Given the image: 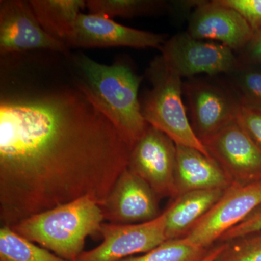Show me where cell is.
<instances>
[{"mask_svg": "<svg viewBox=\"0 0 261 261\" xmlns=\"http://www.w3.org/2000/svg\"><path fill=\"white\" fill-rule=\"evenodd\" d=\"M211 249L196 247L184 238L176 239L166 240L140 256L130 257L121 261H201Z\"/></svg>", "mask_w": 261, "mask_h": 261, "instance_id": "44dd1931", "label": "cell"}, {"mask_svg": "<svg viewBox=\"0 0 261 261\" xmlns=\"http://www.w3.org/2000/svg\"><path fill=\"white\" fill-rule=\"evenodd\" d=\"M202 142L233 185L261 181V149L237 119Z\"/></svg>", "mask_w": 261, "mask_h": 261, "instance_id": "8fae6325", "label": "cell"}, {"mask_svg": "<svg viewBox=\"0 0 261 261\" xmlns=\"http://www.w3.org/2000/svg\"><path fill=\"white\" fill-rule=\"evenodd\" d=\"M0 261H68L58 257L44 247L8 226L0 228Z\"/></svg>", "mask_w": 261, "mask_h": 261, "instance_id": "d6986e66", "label": "cell"}, {"mask_svg": "<svg viewBox=\"0 0 261 261\" xmlns=\"http://www.w3.org/2000/svg\"><path fill=\"white\" fill-rule=\"evenodd\" d=\"M187 33L195 39L220 43L239 53L254 36L243 17L219 0H201L190 13Z\"/></svg>", "mask_w": 261, "mask_h": 261, "instance_id": "4fadbf2b", "label": "cell"}, {"mask_svg": "<svg viewBox=\"0 0 261 261\" xmlns=\"http://www.w3.org/2000/svg\"><path fill=\"white\" fill-rule=\"evenodd\" d=\"M69 59L81 89L133 148L149 126L138 96L142 77L119 60L111 65L101 64L84 53L71 51Z\"/></svg>", "mask_w": 261, "mask_h": 261, "instance_id": "7a4b0ae2", "label": "cell"}, {"mask_svg": "<svg viewBox=\"0 0 261 261\" xmlns=\"http://www.w3.org/2000/svg\"><path fill=\"white\" fill-rule=\"evenodd\" d=\"M87 8L91 14L107 18H134L172 11V2L161 0H88Z\"/></svg>", "mask_w": 261, "mask_h": 261, "instance_id": "ac0fdd59", "label": "cell"}, {"mask_svg": "<svg viewBox=\"0 0 261 261\" xmlns=\"http://www.w3.org/2000/svg\"><path fill=\"white\" fill-rule=\"evenodd\" d=\"M221 4L238 12L254 34L261 32V0H219Z\"/></svg>", "mask_w": 261, "mask_h": 261, "instance_id": "cb8c5ba5", "label": "cell"}, {"mask_svg": "<svg viewBox=\"0 0 261 261\" xmlns=\"http://www.w3.org/2000/svg\"><path fill=\"white\" fill-rule=\"evenodd\" d=\"M224 244L221 243L219 245H218L217 247L211 248L205 258L201 261H216V258H217L219 254L221 253V252L222 251L223 249H224Z\"/></svg>", "mask_w": 261, "mask_h": 261, "instance_id": "4316f807", "label": "cell"}, {"mask_svg": "<svg viewBox=\"0 0 261 261\" xmlns=\"http://www.w3.org/2000/svg\"><path fill=\"white\" fill-rule=\"evenodd\" d=\"M161 57L170 69L181 79L227 74L238 67V57L220 43L195 39L186 32L169 38L161 49Z\"/></svg>", "mask_w": 261, "mask_h": 261, "instance_id": "5b68a950", "label": "cell"}, {"mask_svg": "<svg viewBox=\"0 0 261 261\" xmlns=\"http://www.w3.org/2000/svg\"><path fill=\"white\" fill-rule=\"evenodd\" d=\"M177 197L195 190L221 189L233 185L219 163L197 149L176 145Z\"/></svg>", "mask_w": 261, "mask_h": 261, "instance_id": "9a60e30c", "label": "cell"}, {"mask_svg": "<svg viewBox=\"0 0 261 261\" xmlns=\"http://www.w3.org/2000/svg\"><path fill=\"white\" fill-rule=\"evenodd\" d=\"M260 205L261 181L245 185L233 184L183 238L196 247L209 250Z\"/></svg>", "mask_w": 261, "mask_h": 261, "instance_id": "52a82bcc", "label": "cell"}, {"mask_svg": "<svg viewBox=\"0 0 261 261\" xmlns=\"http://www.w3.org/2000/svg\"><path fill=\"white\" fill-rule=\"evenodd\" d=\"M35 51H70L42 29L29 1L1 0L0 56Z\"/></svg>", "mask_w": 261, "mask_h": 261, "instance_id": "9c48e42d", "label": "cell"}, {"mask_svg": "<svg viewBox=\"0 0 261 261\" xmlns=\"http://www.w3.org/2000/svg\"><path fill=\"white\" fill-rule=\"evenodd\" d=\"M145 74L151 88L140 104L147 123L167 135L176 145L197 149L211 157L189 121L182 98L181 77L168 68L161 56L151 62Z\"/></svg>", "mask_w": 261, "mask_h": 261, "instance_id": "277c9868", "label": "cell"}, {"mask_svg": "<svg viewBox=\"0 0 261 261\" xmlns=\"http://www.w3.org/2000/svg\"><path fill=\"white\" fill-rule=\"evenodd\" d=\"M237 121L261 149V108L240 105Z\"/></svg>", "mask_w": 261, "mask_h": 261, "instance_id": "603a6c76", "label": "cell"}, {"mask_svg": "<svg viewBox=\"0 0 261 261\" xmlns=\"http://www.w3.org/2000/svg\"><path fill=\"white\" fill-rule=\"evenodd\" d=\"M166 211L147 222L135 224L103 223L100 245L83 252L76 261H121L136 254L146 253L165 241Z\"/></svg>", "mask_w": 261, "mask_h": 261, "instance_id": "30bf717a", "label": "cell"}, {"mask_svg": "<svg viewBox=\"0 0 261 261\" xmlns=\"http://www.w3.org/2000/svg\"><path fill=\"white\" fill-rule=\"evenodd\" d=\"M194 132L201 142L237 119L240 100L228 84L207 79L183 82Z\"/></svg>", "mask_w": 261, "mask_h": 261, "instance_id": "8992f818", "label": "cell"}, {"mask_svg": "<svg viewBox=\"0 0 261 261\" xmlns=\"http://www.w3.org/2000/svg\"><path fill=\"white\" fill-rule=\"evenodd\" d=\"M104 220L102 207L84 197L34 215L11 228L58 257L76 261L86 240L99 233Z\"/></svg>", "mask_w": 261, "mask_h": 261, "instance_id": "3957f363", "label": "cell"}, {"mask_svg": "<svg viewBox=\"0 0 261 261\" xmlns=\"http://www.w3.org/2000/svg\"><path fill=\"white\" fill-rule=\"evenodd\" d=\"M29 3L42 29L65 44L87 7L84 0H31Z\"/></svg>", "mask_w": 261, "mask_h": 261, "instance_id": "e0dca14e", "label": "cell"}, {"mask_svg": "<svg viewBox=\"0 0 261 261\" xmlns=\"http://www.w3.org/2000/svg\"><path fill=\"white\" fill-rule=\"evenodd\" d=\"M176 145L163 132L149 125L130 151L128 168L161 197H177Z\"/></svg>", "mask_w": 261, "mask_h": 261, "instance_id": "ba28073f", "label": "cell"}, {"mask_svg": "<svg viewBox=\"0 0 261 261\" xmlns=\"http://www.w3.org/2000/svg\"><path fill=\"white\" fill-rule=\"evenodd\" d=\"M159 196L142 178L127 167L102 206L111 224H135L159 217Z\"/></svg>", "mask_w": 261, "mask_h": 261, "instance_id": "5bb4252c", "label": "cell"}, {"mask_svg": "<svg viewBox=\"0 0 261 261\" xmlns=\"http://www.w3.org/2000/svg\"><path fill=\"white\" fill-rule=\"evenodd\" d=\"M258 231H261V205L252 211L243 222L225 233L219 242L227 243L244 235Z\"/></svg>", "mask_w": 261, "mask_h": 261, "instance_id": "d4e9b609", "label": "cell"}, {"mask_svg": "<svg viewBox=\"0 0 261 261\" xmlns=\"http://www.w3.org/2000/svg\"><path fill=\"white\" fill-rule=\"evenodd\" d=\"M216 261H261V231L224 243Z\"/></svg>", "mask_w": 261, "mask_h": 261, "instance_id": "7402d4cb", "label": "cell"}, {"mask_svg": "<svg viewBox=\"0 0 261 261\" xmlns=\"http://www.w3.org/2000/svg\"><path fill=\"white\" fill-rule=\"evenodd\" d=\"M226 75L228 85L241 104L261 108V65L240 62L235 69Z\"/></svg>", "mask_w": 261, "mask_h": 261, "instance_id": "ffe728a7", "label": "cell"}, {"mask_svg": "<svg viewBox=\"0 0 261 261\" xmlns=\"http://www.w3.org/2000/svg\"><path fill=\"white\" fill-rule=\"evenodd\" d=\"M167 35L127 27L112 19L81 13L68 40V47H128L135 49L161 47Z\"/></svg>", "mask_w": 261, "mask_h": 261, "instance_id": "7c38bea8", "label": "cell"}, {"mask_svg": "<svg viewBox=\"0 0 261 261\" xmlns=\"http://www.w3.org/2000/svg\"><path fill=\"white\" fill-rule=\"evenodd\" d=\"M69 53L0 56L1 226L84 197L102 207L128 167L132 147L81 89Z\"/></svg>", "mask_w": 261, "mask_h": 261, "instance_id": "6da1fadb", "label": "cell"}, {"mask_svg": "<svg viewBox=\"0 0 261 261\" xmlns=\"http://www.w3.org/2000/svg\"><path fill=\"white\" fill-rule=\"evenodd\" d=\"M238 60L242 63L261 65V32L254 34L251 41L240 51Z\"/></svg>", "mask_w": 261, "mask_h": 261, "instance_id": "484cf974", "label": "cell"}, {"mask_svg": "<svg viewBox=\"0 0 261 261\" xmlns=\"http://www.w3.org/2000/svg\"><path fill=\"white\" fill-rule=\"evenodd\" d=\"M224 191L221 189L195 190L176 197L166 211V240L183 238L217 202Z\"/></svg>", "mask_w": 261, "mask_h": 261, "instance_id": "2e32d148", "label": "cell"}]
</instances>
